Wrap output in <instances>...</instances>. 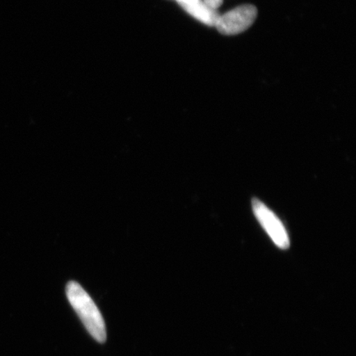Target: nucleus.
<instances>
[{"label":"nucleus","mask_w":356,"mask_h":356,"mask_svg":"<svg viewBox=\"0 0 356 356\" xmlns=\"http://www.w3.org/2000/svg\"><path fill=\"white\" fill-rule=\"evenodd\" d=\"M66 296L89 334L97 341L104 343L106 340L104 319L92 298L75 282L67 284Z\"/></svg>","instance_id":"1"},{"label":"nucleus","mask_w":356,"mask_h":356,"mask_svg":"<svg viewBox=\"0 0 356 356\" xmlns=\"http://www.w3.org/2000/svg\"><path fill=\"white\" fill-rule=\"evenodd\" d=\"M203 2L211 10H217L222 6L224 0H203Z\"/></svg>","instance_id":"5"},{"label":"nucleus","mask_w":356,"mask_h":356,"mask_svg":"<svg viewBox=\"0 0 356 356\" xmlns=\"http://www.w3.org/2000/svg\"><path fill=\"white\" fill-rule=\"evenodd\" d=\"M176 1L195 19L210 26H216L220 15L217 10L207 7L203 0H176Z\"/></svg>","instance_id":"4"},{"label":"nucleus","mask_w":356,"mask_h":356,"mask_svg":"<svg viewBox=\"0 0 356 356\" xmlns=\"http://www.w3.org/2000/svg\"><path fill=\"white\" fill-rule=\"evenodd\" d=\"M253 213L258 222L280 249L289 247V235L286 227L277 215L270 211L261 200L253 198L252 200Z\"/></svg>","instance_id":"2"},{"label":"nucleus","mask_w":356,"mask_h":356,"mask_svg":"<svg viewBox=\"0 0 356 356\" xmlns=\"http://www.w3.org/2000/svg\"><path fill=\"white\" fill-rule=\"evenodd\" d=\"M257 10L254 6L244 4L220 15L216 26L222 35L239 34L250 28L257 19Z\"/></svg>","instance_id":"3"}]
</instances>
